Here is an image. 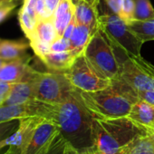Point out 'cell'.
Instances as JSON below:
<instances>
[{"label":"cell","mask_w":154,"mask_h":154,"mask_svg":"<svg viewBox=\"0 0 154 154\" xmlns=\"http://www.w3.org/2000/svg\"><path fill=\"white\" fill-rule=\"evenodd\" d=\"M93 115L81 101L75 90L65 101L52 103L51 118L62 136L73 148L81 150L94 144Z\"/></svg>","instance_id":"cell-1"},{"label":"cell","mask_w":154,"mask_h":154,"mask_svg":"<svg viewBox=\"0 0 154 154\" xmlns=\"http://www.w3.org/2000/svg\"><path fill=\"white\" fill-rule=\"evenodd\" d=\"M83 103L94 118H119L128 116L132 105L139 101L138 92L120 77L105 89L85 92L76 89Z\"/></svg>","instance_id":"cell-2"},{"label":"cell","mask_w":154,"mask_h":154,"mask_svg":"<svg viewBox=\"0 0 154 154\" xmlns=\"http://www.w3.org/2000/svg\"><path fill=\"white\" fill-rule=\"evenodd\" d=\"M145 133L146 129L128 116L93 119L94 144L103 154H121L133 139Z\"/></svg>","instance_id":"cell-3"},{"label":"cell","mask_w":154,"mask_h":154,"mask_svg":"<svg viewBox=\"0 0 154 154\" xmlns=\"http://www.w3.org/2000/svg\"><path fill=\"white\" fill-rule=\"evenodd\" d=\"M98 27L113 47L126 56L140 55L142 42L130 29L128 24L110 9L99 16Z\"/></svg>","instance_id":"cell-4"},{"label":"cell","mask_w":154,"mask_h":154,"mask_svg":"<svg viewBox=\"0 0 154 154\" xmlns=\"http://www.w3.org/2000/svg\"><path fill=\"white\" fill-rule=\"evenodd\" d=\"M84 54L89 63L104 78L112 81L119 77L120 61L99 27L93 35Z\"/></svg>","instance_id":"cell-5"},{"label":"cell","mask_w":154,"mask_h":154,"mask_svg":"<svg viewBox=\"0 0 154 154\" xmlns=\"http://www.w3.org/2000/svg\"><path fill=\"white\" fill-rule=\"evenodd\" d=\"M35 98L48 103H59L68 99L74 89L63 72H41L35 71L30 80Z\"/></svg>","instance_id":"cell-6"},{"label":"cell","mask_w":154,"mask_h":154,"mask_svg":"<svg viewBox=\"0 0 154 154\" xmlns=\"http://www.w3.org/2000/svg\"><path fill=\"white\" fill-rule=\"evenodd\" d=\"M63 72L73 87L85 92H97L112 84L89 63L84 54L77 56L72 66Z\"/></svg>","instance_id":"cell-7"},{"label":"cell","mask_w":154,"mask_h":154,"mask_svg":"<svg viewBox=\"0 0 154 154\" xmlns=\"http://www.w3.org/2000/svg\"><path fill=\"white\" fill-rule=\"evenodd\" d=\"M119 77L136 91L154 89V66L141 55L126 56L122 60Z\"/></svg>","instance_id":"cell-8"},{"label":"cell","mask_w":154,"mask_h":154,"mask_svg":"<svg viewBox=\"0 0 154 154\" xmlns=\"http://www.w3.org/2000/svg\"><path fill=\"white\" fill-rule=\"evenodd\" d=\"M45 118L35 116L20 120L18 129L8 138L0 141V150L8 146L4 154H23L28 146L38 124Z\"/></svg>","instance_id":"cell-9"},{"label":"cell","mask_w":154,"mask_h":154,"mask_svg":"<svg viewBox=\"0 0 154 154\" xmlns=\"http://www.w3.org/2000/svg\"><path fill=\"white\" fill-rule=\"evenodd\" d=\"M52 113V103L36 99L21 104L0 106V122L21 120L23 118L39 116L49 119Z\"/></svg>","instance_id":"cell-10"},{"label":"cell","mask_w":154,"mask_h":154,"mask_svg":"<svg viewBox=\"0 0 154 154\" xmlns=\"http://www.w3.org/2000/svg\"><path fill=\"white\" fill-rule=\"evenodd\" d=\"M35 71L28 64L26 57L7 62L0 68V81L11 84L29 82Z\"/></svg>","instance_id":"cell-11"},{"label":"cell","mask_w":154,"mask_h":154,"mask_svg":"<svg viewBox=\"0 0 154 154\" xmlns=\"http://www.w3.org/2000/svg\"><path fill=\"white\" fill-rule=\"evenodd\" d=\"M101 0H76L74 17L77 24L85 25L94 32L98 29L99 10Z\"/></svg>","instance_id":"cell-12"},{"label":"cell","mask_w":154,"mask_h":154,"mask_svg":"<svg viewBox=\"0 0 154 154\" xmlns=\"http://www.w3.org/2000/svg\"><path fill=\"white\" fill-rule=\"evenodd\" d=\"M74 12L75 4L72 0H60L53 15L59 37L63 36L65 28L74 17Z\"/></svg>","instance_id":"cell-13"},{"label":"cell","mask_w":154,"mask_h":154,"mask_svg":"<svg viewBox=\"0 0 154 154\" xmlns=\"http://www.w3.org/2000/svg\"><path fill=\"white\" fill-rule=\"evenodd\" d=\"M128 117L146 129L154 130V106L146 102L139 100L135 103Z\"/></svg>","instance_id":"cell-14"},{"label":"cell","mask_w":154,"mask_h":154,"mask_svg":"<svg viewBox=\"0 0 154 154\" xmlns=\"http://www.w3.org/2000/svg\"><path fill=\"white\" fill-rule=\"evenodd\" d=\"M76 55L71 51L65 52H50L45 54L41 60L46 67L53 72L67 71L76 59Z\"/></svg>","instance_id":"cell-15"},{"label":"cell","mask_w":154,"mask_h":154,"mask_svg":"<svg viewBox=\"0 0 154 154\" xmlns=\"http://www.w3.org/2000/svg\"><path fill=\"white\" fill-rule=\"evenodd\" d=\"M94 33L95 32H94L89 26L76 23L74 30L69 39L70 51L76 56H79L80 54H84Z\"/></svg>","instance_id":"cell-16"},{"label":"cell","mask_w":154,"mask_h":154,"mask_svg":"<svg viewBox=\"0 0 154 154\" xmlns=\"http://www.w3.org/2000/svg\"><path fill=\"white\" fill-rule=\"evenodd\" d=\"M32 82H19L14 84L10 93L4 101L3 105H15L35 100Z\"/></svg>","instance_id":"cell-17"},{"label":"cell","mask_w":154,"mask_h":154,"mask_svg":"<svg viewBox=\"0 0 154 154\" xmlns=\"http://www.w3.org/2000/svg\"><path fill=\"white\" fill-rule=\"evenodd\" d=\"M28 47L29 45L24 41L2 40L0 43V58L7 62L25 58Z\"/></svg>","instance_id":"cell-18"},{"label":"cell","mask_w":154,"mask_h":154,"mask_svg":"<svg viewBox=\"0 0 154 154\" xmlns=\"http://www.w3.org/2000/svg\"><path fill=\"white\" fill-rule=\"evenodd\" d=\"M121 154H154V140L148 133L140 135L127 144Z\"/></svg>","instance_id":"cell-19"},{"label":"cell","mask_w":154,"mask_h":154,"mask_svg":"<svg viewBox=\"0 0 154 154\" xmlns=\"http://www.w3.org/2000/svg\"><path fill=\"white\" fill-rule=\"evenodd\" d=\"M58 37H59V35H58L57 30L55 28L54 17H51L49 18L38 20L35 29L34 35L30 39L36 38L44 43L51 45Z\"/></svg>","instance_id":"cell-20"},{"label":"cell","mask_w":154,"mask_h":154,"mask_svg":"<svg viewBox=\"0 0 154 154\" xmlns=\"http://www.w3.org/2000/svg\"><path fill=\"white\" fill-rule=\"evenodd\" d=\"M128 26L142 43L154 40V18L145 21L133 20Z\"/></svg>","instance_id":"cell-21"},{"label":"cell","mask_w":154,"mask_h":154,"mask_svg":"<svg viewBox=\"0 0 154 154\" xmlns=\"http://www.w3.org/2000/svg\"><path fill=\"white\" fill-rule=\"evenodd\" d=\"M134 17L133 20L145 21L154 18V8L150 0H133Z\"/></svg>","instance_id":"cell-22"},{"label":"cell","mask_w":154,"mask_h":154,"mask_svg":"<svg viewBox=\"0 0 154 154\" xmlns=\"http://www.w3.org/2000/svg\"><path fill=\"white\" fill-rule=\"evenodd\" d=\"M45 154H78V149L73 148L66 140L59 133L49 149Z\"/></svg>","instance_id":"cell-23"},{"label":"cell","mask_w":154,"mask_h":154,"mask_svg":"<svg viewBox=\"0 0 154 154\" xmlns=\"http://www.w3.org/2000/svg\"><path fill=\"white\" fill-rule=\"evenodd\" d=\"M20 120L0 122V141L10 137L19 127Z\"/></svg>","instance_id":"cell-24"},{"label":"cell","mask_w":154,"mask_h":154,"mask_svg":"<svg viewBox=\"0 0 154 154\" xmlns=\"http://www.w3.org/2000/svg\"><path fill=\"white\" fill-rule=\"evenodd\" d=\"M127 24L133 21L134 17V1L133 0H122L121 13L119 16Z\"/></svg>","instance_id":"cell-25"},{"label":"cell","mask_w":154,"mask_h":154,"mask_svg":"<svg viewBox=\"0 0 154 154\" xmlns=\"http://www.w3.org/2000/svg\"><path fill=\"white\" fill-rule=\"evenodd\" d=\"M29 42H30L29 45H30V46L33 48L35 54L40 59H41L45 54H48V53L51 52V50H50L51 45H48V44H46V43H44V42H42V41H40V40H38V39H36V38H32V39L29 40Z\"/></svg>","instance_id":"cell-26"},{"label":"cell","mask_w":154,"mask_h":154,"mask_svg":"<svg viewBox=\"0 0 154 154\" xmlns=\"http://www.w3.org/2000/svg\"><path fill=\"white\" fill-rule=\"evenodd\" d=\"M17 4H18V0L0 1V24L9 16V14L15 9Z\"/></svg>","instance_id":"cell-27"},{"label":"cell","mask_w":154,"mask_h":154,"mask_svg":"<svg viewBox=\"0 0 154 154\" xmlns=\"http://www.w3.org/2000/svg\"><path fill=\"white\" fill-rule=\"evenodd\" d=\"M51 52H65L70 51V41L63 36L58 37L55 41L51 44Z\"/></svg>","instance_id":"cell-28"},{"label":"cell","mask_w":154,"mask_h":154,"mask_svg":"<svg viewBox=\"0 0 154 154\" xmlns=\"http://www.w3.org/2000/svg\"><path fill=\"white\" fill-rule=\"evenodd\" d=\"M139 100L146 102L154 106V89L147 91H137Z\"/></svg>","instance_id":"cell-29"},{"label":"cell","mask_w":154,"mask_h":154,"mask_svg":"<svg viewBox=\"0 0 154 154\" xmlns=\"http://www.w3.org/2000/svg\"><path fill=\"white\" fill-rule=\"evenodd\" d=\"M108 8L117 16H120L122 0H104Z\"/></svg>","instance_id":"cell-30"},{"label":"cell","mask_w":154,"mask_h":154,"mask_svg":"<svg viewBox=\"0 0 154 154\" xmlns=\"http://www.w3.org/2000/svg\"><path fill=\"white\" fill-rule=\"evenodd\" d=\"M13 85H14V84L0 81V95L7 97L8 95V94L10 93Z\"/></svg>","instance_id":"cell-31"},{"label":"cell","mask_w":154,"mask_h":154,"mask_svg":"<svg viewBox=\"0 0 154 154\" xmlns=\"http://www.w3.org/2000/svg\"><path fill=\"white\" fill-rule=\"evenodd\" d=\"M76 26V20H75V17H73L72 19V21L70 22V24L67 26V27L65 28L64 32H63V37L66 38V39H70L73 30H74V27Z\"/></svg>","instance_id":"cell-32"},{"label":"cell","mask_w":154,"mask_h":154,"mask_svg":"<svg viewBox=\"0 0 154 154\" xmlns=\"http://www.w3.org/2000/svg\"><path fill=\"white\" fill-rule=\"evenodd\" d=\"M79 151H80V154H103L95 145L85 148V149H81Z\"/></svg>","instance_id":"cell-33"},{"label":"cell","mask_w":154,"mask_h":154,"mask_svg":"<svg viewBox=\"0 0 154 154\" xmlns=\"http://www.w3.org/2000/svg\"><path fill=\"white\" fill-rule=\"evenodd\" d=\"M60 0H45V2H46V7H47V9L50 13L51 16L54 15V12L58 5Z\"/></svg>","instance_id":"cell-34"},{"label":"cell","mask_w":154,"mask_h":154,"mask_svg":"<svg viewBox=\"0 0 154 154\" xmlns=\"http://www.w3.org/2000/svg\"><path fill=\"white\" fill-rule=\"evenodd\" d=\"M146 129V128H145ZM146 131H147V133L152 138V140H154V130H149V129H146Z\"/></svg>","instance_id":"cell-35"},{"label":"cell","mask_w":154,"mask_h":154,"mask_svg":"<svg viewBox=\"0 0 154 154\" xmlns=\"http://www.w3.org/2000/svg\"><path fill=\"white\" fill-rule=\"evenodd\" d=\"M6 96H2V95H0V106L1 105H3V103H4V101L6 100Z\"/></svg>","instance_id":"cell-36"},{"label":"cell","mask_w":154,"mask_h":154,"mask_svg":"<svg viewBox=\"0 0 154 154\" xmlns=\"http://www.w3.org/2000/svg\"><path fill=\"white\" fill-rule=\"evenodd\" d=\"M6 63H7V61H5L4 59H1V58H0V68H1Z\"/></svg>","instance_id":"cell-37"},{"label":"cell","mask_w":154,"mask_h":154,"mask_svg":"<svg viewBox=\"0 0 154 154\" xmlns=\"http://www.w3.org/2000/svg\"><path fill=\"white\" fill-rule=\"evenodd\" d=\"M0 1H10V0H0Z\"/></svg>","instance_id":"cell-38"},{"label":"cell","mask_w":154,"mask_h":154,"mask_svg":"<svg viewBox=\"0 0 154 154\" xmlns=\"http://www.w3.org/2000/svg\"><path fill=\"white\" fill-rule=\"evenodd\" d=\"M1 41H2V40H1V39H0V43H1Z\"/></svg>","instance_id":"cell-39"}]
</instances>
